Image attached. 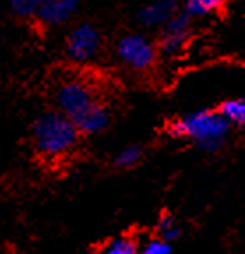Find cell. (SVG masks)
Returning <instances> with one entry per match:
<instances>
[{"mask_svg": "<svg viewBox=\"0 0 245 254\" xmlns=\"http://www.w3.org/2000/svg\"><path fill=\"white\" fill-rule=\"evenodd\" d=\"M39 4L41 2H36V0H14L11 2V9L20 18H36Z\"/></svg>", "mask_w": 245, "mask_h": 254, "instance_id": "9a60e30c", "label": "cell"}, {"mask_svg": "<svg viewBox=\"0 0 245 254\" xmlns=\"http://www.w3.org/2000/svg\"><path fill=\"white\" fill-rule=\"evenodd\" d=\"M103 48L101 32L90 23H81L67 36L65 50L67 55L76 62H88L99 55Z\"/></svg>", "mask_w": 245, "mask_h": 254, "instance_id": "5b68a950", "label": "cell"}, {"mask_svg": "<svg viewBox=\"0 0 245 254\" xmlns=\"http://www.w3.org/2000/svg\"><path fill=\"white\" fill-rule=\"evenodd\" d=\"M222 7H224V4L221 0H189L184 7V12L189 18H196V16L214 14V12L221 11Z\"/></svg>", "mask_w": 245, "mask_h": 254, "instance_id": "8fae6325", "label": "cell"}, {"mask_svg": "<svg viewBox=\"0 0 245 254\" xmlns=\"http://www.w3.org/2000/svg\"><path fill=\"white\" fill-rule=\"evenodd\" d=\"M101 254H138V253H136V244L132 238L120 237L108 244L106 249Z\"/></svg>", "mask_w": 245, "mask_h": 254, "instance_id": "5bb4252c", "label": "cell"}, {"mask_svg": "<svg viewBox=\"0 0 245 254\" xmlns=\"http://www.w3.org/2000/svg\"><path fill=\"white\" fill-rule=\"evenodd\" d=\"M190 34V18L184 11L177 14L161 28L159 50L166 55H178L185 46Z\"/></svg>", "mask_w": 245, "mask_h": 254, "instance_id": "8992f818", "label": "cell"}, {"mask_svg": "<svg viewBox=\"0 0 245 254\" xmlns=\"http://www.w3.org/2000/svg\"><path fill=\"white\" fill-rule=\"evenodd\" d=\"M230 124L219 110H198L168 124V132L175 138L190 139L206 152H215L230 134Z\"/></svg>", "mask_w": 245, "mask_h": 254, "instance_id": "6da1fadb", "label": "cell"}, {"mask_svg": "<svg viewBox=\"0 0 245 254\" xmlns=\"http://www.w3.org/2000/svg\"><path fill=\"white\" fill-rule=\"evenodd\" d=\"M157 228H159V235H161V240H164L168 244L180 237V226H178L177 221L171 215H162Z\"/></svg>", "mask_w": 245, "mask_h": 254, "instance_id": "4fadbf2b", "label": "cell"}, {"mask_svg": "<svg viewBox=\"0 0 245 254\" xmlns=\"http://www.w3.org/2000/svg\"><path fill=\"white\" fill-rule=\"evenodd\" d=\"M141 254H173V249H171V244L157 238V240H150L146 244Z\"/></svg>", "mask_w": 245, "mask_h": 254, "instance_id": "2e32d148", "label": "cell"}, {"mask_svg": "<svg viewBox=\"0 0 245 254\" xmlns=\"http://www.w3.org/2000/svg\"><path fill=\"white\" fill-rule=\"evenodd\" d=\"M177 4L175 2H154L148 4L138 12V20L145 27H164L168 21L177 14Z\"/></svg>", "mask_w": 245, "mask_h": 254, "instance_id": "9c48e42d", "label": "cell"}, {"mask_svg": "<svg viewBox=\"0 0 245 254\" xmlns=\"http://www.w3.org/2000/svg\"><path fill=\"white\" fill-rule=\"evenodd\" d=\"M117 53L127 67L134 69V71H146L154 65L157 48L148 37L141 36V34H129L119 41Z\"/></svg>", "mask_w": 245, "mask_h": 254, "instance_id": "277c9868", "label": "cell"}, {"mask_svg": "<svg viewBox=\"0 0 245 254\" xmlns=\"http://www.w3.org/2000/svg\"><path fill=\"white\" fill-rule=\"evenodd\" d=\"M78 9V2L74 0H48L41 2L36 12V20L44 27H55L62 25L74 14Z\"/></svg>", "mask_w": 245, "mask_h": 254, "instance_id": "52a82bcc", "label": "cell"}, {"mask_svg": "<svg viewBox=\"0 0 245 254\" xmlns=\"http://www.w3.org/2000/svg\"><path fill=\"white\" fill-rule=\"evenodd\" d=\"M219 113L228 120L230 126L245 127V97L228 99L219 106Z\"/></svg>", "mask_w": 245, "mask_h": 254, "instance_id": "30bf717a", "label": "cell"}, {"mask_svg": "<svg viewBox=\"0 0 245 254\" xmlns=\"http://www.w3.org/2000/svg\"><path fill=\"white\" fill-rule=\"evenodd\" d=\"M99 103H103V101L97 97L92 85H88L85 79L71 78L60 83L59 88H57L59 111L69 117L72 122L81 115H85L88 110H92L95 104Z\"/></svg>", "mask_w": 245, "mask_h": 254, "instance_id": "3957f363", "label": "cell"}, {"mask_svg": "<svg viewBox=\"0 0 245 254\" xmlns=\"http://www.w3.org/2000/svg\"><path fill=\"white\" fill-rule=\"evenodd\" d=\"M79 132L74 122L60 111H48L32 127V143L37 154L48 159L63 157L76 147Z\"/></svg>", "mask_w": 245, "mask_h": 254, "instance_id": "7a4b0ae2", "label": "cell"}, {"mask_svg": "<svg viewBox=\"0 0 245 254\" xmlns=\"http://www.w3.org/2000/svg\"><path fill=\"white\" fill-rule=\"evenodd\" d=\"M110 124V111H108L106 104L99 103L95 104L92 110H88L85 115H81L79 119L74 120V126L78 129L79 134L90 136L97 134L103 129H106V126Z\"/></svg>", "mask_w": 245, "mask_h": 254, "instance_id": "ba28073f", "label": "cell"}, {"mask_svg": "<svg viewBox=\"0 0 245 254\" xmlns=\"http://www.w3.org/2000/svg\"><path fill=\"white\" fill-rule=\"evenodd\" d=\"M143 150L138 145H129V147L122 148L115 157V166L122 168V170H129V168L136 166L141 161Z\"/></svg>", "mask_w": 245, "mask_h": 254, "instance_id": "7c38bea8", "label": "cell"}]
</instances>
